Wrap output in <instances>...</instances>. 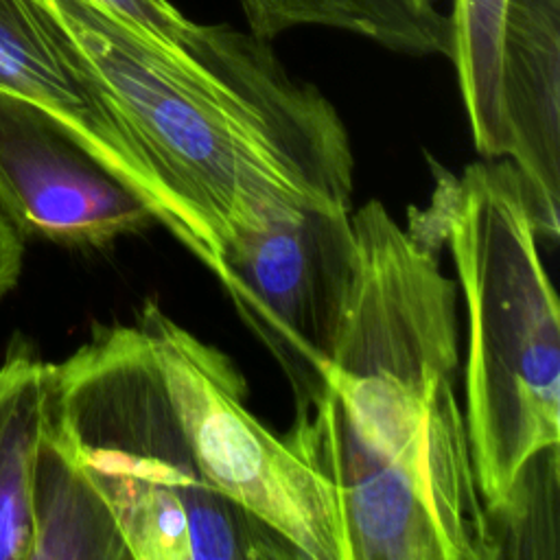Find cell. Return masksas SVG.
Listing matches in <instances>:
<instances>
[{
	"instance_id": "obj_1",
	"label": "cell",
	"mask_w": 560,
	"mask_h": 560,
	"mask_svg": "<svg viewBox=\"0 0 560 560\" xmlns=\"http://www.w3.org/2000/svg\"><path fill=\"white\" fill-rule=\"evenodd\" d=\"M350 221L354 278L326 387L284 438L337 490L350 560H494L457 396V284L381 201Z\"/></svg>"
},
{
	"instance_id": "obj_2",
	"label": "cell",
	"mask_w": 560,
	"mask_h": 560,
	"mask_svg": "<svg viewBox=\"0 0 560 560\" xmlns=\"http://www.w3.org/2000/svg\"><path fill=\"white\" fill-rule=\"evenodd\" d=\"M46 2L142 153L162 225L212 273L241 232L304 208L352 210L348 129L269 39L190 22L175 52L83 0Z\"/></svg>"
},
{
	"instance_id": "obj_3",
	"label": "cell",
	"mask_w": 560,
	"mask_h": 560,
	"mask_svg": "<svg viewBox=\"0 0 560 560\" xmlns=\"http://www.w3.org/2000/svg\"><path fill=\"white\" fill-rule=\"evenodd\" d=\"M444 182L431 210L464 304L462 407L477 490L497 534V525L527 521L545 483L558 481L560 313L518 168L483 158Z\"/></svg>"
},
{
	"instance_id": "obj_4",
	"label": "cell",
	"mask_w": 560,
	"mask_h": 560,
	"mask_svg": "<svg viewBox=\"0 0 560 560\" xmlns=\"http://www.w3.org/2000/svg\"><path fill=\"white\" fill-rule=\"evenodd\" d=\"M44 427L107 503L129 560L302 558L203 477L138 326H96L46 363Z\"/></svg>"
},
{
	"instance_id": "obj_5",
	"label": "cell",
	"mask_w": 560,
	"mask_h": 560,
	"mask_svg": "<svg viewBox=\"0 0 560 560\" xmlns=\"http://www.w3.org/2000/svg\"><path fill=\"white\" fill-rule=\"evenodd\" d=\"M147 335L203 477L278 532L302 560H350L341 499L289 442L258 420L234 361L147 302Z\"/></svg>"
},
{
	"instance_id": "obj_6",
	"label": "cell",
	"mask_w": 560,
	"mask_h": 560,
	"mask_svg": "<svg viewBox=\"0 0 560 560\" xmlns=\"http://www.w3.org/2000/svg\"><path fill=\"white\" fill-rule=\"evenodd\" d=\"M214 276L282 368L295 409L315 402L354 278L350 210L304 208L241 232L223 247Z\"/></svg>"
},
{
	"instance_id": "obj_7",
	"label": "cell",
	"mask_w": 560,
	"mask_h": 560,
	"mask_svg": "<svg viewBox=\"0 0 560 560\" xmlns=\"http://www.w3.org/2000/svg\"><path fill=\"white\" fill-rule=\"evenodd\" d=\"M0 214L22 238L101 247L155 221L59 118L0 90Z\"/></svg>"
},
{
	"instance_id": "obj_8",
	"label": "cell",
	"mask_w": 560,
	"mask_h": 560,
	"mask_svg": "<svg viewBox=\"0 0 560 560\" xmlns=\"http://www.w3.org/2000/svg\"><path fill=\"white\" fill-rule=\"evenodd\" d=\"M0 90L70 127L162 225V197L142 153L85 52L46 0H0Z\"/></svg>"
},
{
	"instance_id": "obj_9",
	"label": "cell",
	"mask_w": 560,
	"mask_h": 560,
	"mask_svg": "<svg viewBox=\"0 0 560 560\" xmlns=\"http://www.w3.org/2000/svg\"><path fill=\"white\" fill-rule=\"evenodd\" d=\"M501 107L508 160L532 197L542 236L560 230V0H505Z\"/></svg>"
},
{
	"instance_id": "obj_10",
	"label": "cell",
	"mask_w": 560,
	"mask_h": 560,
	"mask_svg": "<svg viewBox=\"0 0 560 560\" xmlns=\"http://www.w3.org/2000/svg\"><path fill=\"white\" fill-rule=\"evenodd\" d=\"M28 560H129L107 503L46 427L31 475Z\"/></svg>"
},
{
	"instance_id": "obj_11",
	"label": "cell",
	"mask_w": 560,
	"mask_h": 560,
	"mask_svg": "<svg viewBox=\"0 0 560 560\" xmlns=\"http://www.w3.org/2000/svg\"><path fill=\"white\" fill-rule=\"evenodd\" d=\"M249 31L262 39L326 26L361 35L405 55H451L448 15L433 0H238Z\"/></svg>"
},
{
	"instance_id": "obj_12",
	"label": "cell",
	"mask_w": 560,
	"mask_h": 560,
	"mask_svg": "<svg viewBox=\"0 0 560 560\" xmlns=\"http://www.w3.org/2000/svg\"><path fill=\"white\" fill-rule=\"evenodd\" d=\"M46 363L15 339L0 363V560L31 556V475L44 429Z\"/></svg>"
},
{
	"instance_id": "obj_13",
	"label": "cell",
	"mask_w": 560,
	"mask_h": 560,
	"mask_svg": "<svg viewBox=\"0 0 560 560\" xmlns=\"http://www.w3.org/2000/svg\"><path fill=\"white\" fill-rule=\"evenodd\" d=\"M505 0H453L451 55L475 149L508 160L501 107V20Z\"/></svg>"
},
{
	"instance_id": "obj_14",
	"label": "cell",
	"mask_w": 560,
	"mask_h": 560,
	"mask_svg": "<svg viewBox=\"0 0 560 560\" xmlns=\"http://www.w3.org/2000/svg\"><path fill=\"white\" fill-rule=\"evenodd\" d=\"M103 13L127 24L142 37L179 52L184 35L190 26L173 4L166 0H83Z\"/></svg>"
},
{
	"instance_id": "obj_15",
	"label": "cell",
	"mask_w": 560,
	"mask_h": 560,
	"mask_svg": "<svg viewBox=\"0 0 560 560\" xmlns=\"http://www.w3.org/2000/svg\"><path fill=\"white\" fill-rule=\"evenodd\" d=\"M24 238L0 214V300L15 287L22 269Z\"/></svg>"
},
{
	"instance_id": "obj_16",
	"label": "cell",
	"mask_w": 560,
	"mask_h": 560,
	"mask_svg": "<svg viewBox=\"0 0 560 560\" xmlns=\"http://www.w3.org/2000/svg\"><path fill=\"white\" fill-rule=\"evenodd\" d=\"M433 2H438V0H433Z\"/></svg>"
}]
</instances>
